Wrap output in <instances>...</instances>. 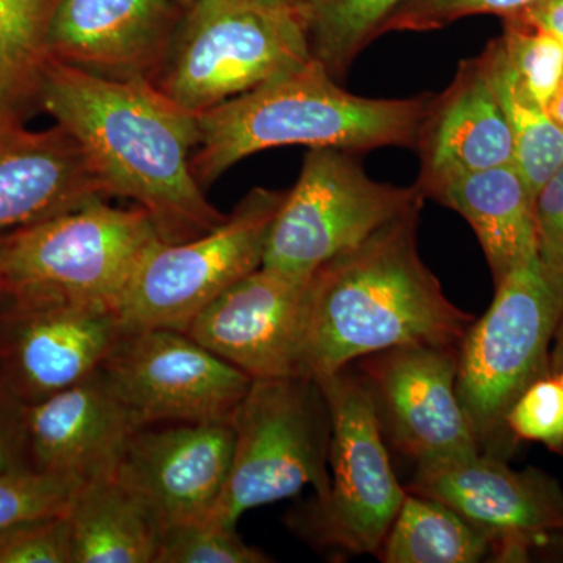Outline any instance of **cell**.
Listing matches in <instances>:
<instances>
[{
    "instance_id": "6da1fadb",
    "label": "cell",
    "mask_w": 563,
    "mask_h": 563,
    "mask_svg": "<svg viewBox=\"0 0 563 563\" xmlns=\"http://www.w3.org/2000/svg\"><path fill=\"white\" fill-rule=\"evenodd\" d=\"M41 111L79 141L109 198L146 211L162 242L198 239L228 217L192 173L198 117L151 81L103 79L51 58Z\"/></svg>"
},
{
    "instance_id": "7a4b0ae2",
    "label": "cell",
    "mask_w": 563,
    "mask_h": 563,
    "mask_svg": "<svg viewBox=\"0 0 563 563\" xmlns=\"http://www.w3.org/2000/svg\"><path fill=\"white\" fill-rule=\"evenodd\" d=\"M420 207L320 266L303 295L299 376L320 380L406 344L461 346L473 324L421 261Z\"/></svg>"
},
{
    "instance_id": "3957f363",
    "label": "cell",
    "mask_w": 563,
    "mask_h": 563,
    "mask_svg": "<svg viewBox=\"0 0 563 563\" xmlns=\"http://www.w3.org/2000/svg\"><path fill=\"white\" fill-rule=\"evenodd\" d=\"M432 96L362 98L340 87L313 58L199 114L192 173L203 187L243 158L282 146L415 147Z\"/></svg>"
},
{
    "instance_id": "277c9868",
    "label": "cell",
    "mask_w": 563,
    "mask_h": 563,
    "mask_svg": "<svg viewBox=\"0 0 563 563\" xmlns=\"http://www.w3.org/2000/svg\"><path fill=\"white\" fill-rule=\"evenodd\" d=\"M310 60L301 9L191 0L151 84L199 117Z\"/></svg>"
},
{
    "instance_id": "5b68a950",
    "label": "cell",
    "mask_w": 563,
    "mask_h": 563,
    "mask_svg": "<svg viewBox=\"0 0 563 563\" xmlns=\"http://www.w3.org/2000/svg\"><path fill=\"white\" fill-rule=\"evenodd\" d=\"M563 313V273L539 257L499 284L492 306L459 346L457 396L481 453L509 446L507 413L533 383L551 374V342Z\"/></svg>"
},
{
    "instance_id": "8992f818",
    "label": "cell",
    "mask_w": 563,
    "mask_h": 563,
    "mask_svg": "<svg viewBox=\"0 0 563 563\" xmlns=\"http://www.w3.org/2000/svg\"><path fill=\"white\" fill-rule=\"evenodd\" d=\"M161 242L146 211L99 199L52 220L0 233V298L114 310L136 266Z\"/></svg>"
},
{
    "instance_id": "52a82bcc",
    "label": "cell",
    "mask_w": 563,
    "mask_h": 563,
    "mask_svg": "<svg viewBox=\"0 0 563 563\" xmlns=\"http://www.w3.org/2000/svg\"><path fill=\"white\" fill-rule=\"evenodd\" d=\"M232 429L231 473L211 514L214 521L236 528L247 510L291 498L307 485L317 498L328 495L332 418L318 380L252 379Z\"/></svg>"
},
{
    "instance_id": "ba28073f",
    "label": "cell",
    "mask_w": 563,
    "mask_h": 563,
    "mask_svg": "<svg viewBox=\"0 0 563 563\" xmlns=\"http://www.w3.org/2000/svg\"><path fill=\"white\" fill-rule=\"evenodd\" d=\"M350 154L332 147L307 152L274 217L262 266L307 282L325 262L422 206L417 185L376 181Z\"/></svg>"
},
{
    "instance_id": "9c48e42d",
    "label": "cell",
    "mask_w": 563,
    "mask_h": 563,
    "mask_svg": "<svg viewBox=\"0 0 563 563\" xmlns=\"http://www.w3.org/2000/svg\"><path fill=\"white\" fill-rule=\"evenodd\" d=\"M285 191L252 188L213 231L181 243L157 242L141 258L118 317L124 331H185L233 284L261 268Z\"/></svg>"
},
{
    "instance_id": "30bf717a",
    "label": "cell",
    "mask_w": 563,
    "mask_h": 563,
    "mask_svg": "<svg viewBox=\"0 0 563 563\" xmlns=\"http://www.w3.org/2000/svg\"><path fill=\"white\" fill-rule=\"evenodd\" d=\"M318 383L332 418L331 487L296 521L306 536L325 547L377 554L407 490L393 472L379 418L361 376L344 368Z\"/></svg>"
},
{
    "instance_id": "8fae6325",
    "label": "cell",
    "mask_w": 563,
    "mask_h": 563,
    "mask_svg": "<svg viewBox=\"0 0 563 563\" xmlns=\"http://www.w3.org/2000/svg\"><path fill=\"white\" fill-rule=\"evenodd\" d=\"M139 428L232 422L252 379L177 329L122 333L101 365Z\"/></svg>"
},
{
    "instance_id": "7c38bea8",
    "label": "cell",
    "mask_w": 563,
    "mask_h": 563,
    "mask_svg": "<svg viewBox=\"0 0 563 563\" xmlns=\"http://www.w3.org/2000/svg\"><path fill=\"white\" fill-rule=\"evenodd\" d=\"M380 429L420 463L481 453L457 396L459 346L406 344L361 358Z\"/></svg>"
},
{
    "instance_id": "4fadbf2b",
    "label": "cell",
    "mask_w": 563,
    "mask_h": 563,
    "mask_svg": "<svg viewBox=\"0 0 563 563\" xmlns=\"http://www.w3.org/2000/svg\"><path fill=\"white\" fill-rule=\"evenodd\" d=\"M406 490L446 504L490 533L498 561H525L537 540L563 539L561 485L539 470H512L499 455L420 463Z\"/></svg>"
},
{
    "instance_id": "5bb4252c",
    "label": "cell",
    "mask_w": 563,
    "mask_h": 563,
    "mask_svg": "<svg viewBox=\"0 0 563 563\" xmlns=\"http://www.w3.org/2000/svg\"><path fill=\"white\" fill-rule=\"evenodd\" d=\"M124 332L114 310L0 298V377L22 402L41 401L101 368Z\"/></svg>"
},
{
    "instance_id": "9a60e30c",
    "label": "cell",
    "mask_w": 563,
    "mask_h": 563,
    "mask_svg": "<svg viewBox=\"0 0 563 563\" xmlns=\"http://www.w3.org/2000/svg\"><path fill=\"white\" fill-rule=\"evenodd\" d=\"M232 453V422L146 426L132 433L114 477L162 528L211 517L228 484Z\"/></svg>"
},
{
    "instance_id": "2e32d148",
    "label": "cell",
    "mask_w": 563,
    "mask_h": 563,
    "mask_svg": "<svg viewBox=\"0 0 563 563\" xmlns=\"http://www.w3.org/2000/svg\"><path fill=\"white\" fill-rule=\"evenodd\" d=\"M307 282L261 266L211 301L184 332L251 379L299 376Z\"/></svg>"
},
{
    "instance_id": "e0dca14e",
    "label": "cell",
    "mask_w": 563,
    "mask_h": 563,
    "mask_svg": "<svg viewBox=\"0 0 563 563\" xmlns=\"http://www.w3.org/2000/svg\"><path fill=\"white\" fill-rule=\"evenodd\" d=\"M184 10L176 0H58L51 58L103 79L152 81Z\"/></svg>"
},
{
    "instance_id": "ac0fdd59",
    "label": "cell",
    "mask_w": 563,
    "mask_h": 563,
    "mask_svg": "<svg viewBox=\"0 0 563 563\" xmlns=\"http://www.w3.org/2000/svg\"><path fill=\"white\" fill-rule=\"evenodd\" d=\"M136 429L128 407L96 369L65 390L25 404L29 466L81 484L114 476Z\"/></svg>"
},
{
    "instance_id": "d6986e66",
    "label": "cell",
    "mask_w": 563,
    "mask_h": 563,
    "mask_svg": "<svg viewBox=\"0 0 563 563\" xmlns=\"http://www.w3.org/2000/svg\"><path fill=\"white\" fill-rule=\"evenodd\" d=\"M107 198L84 147L62 125L31 131L25 121L0 122V233Z\"/></svg>"
},
{
    "instance_id": "ffe728a7",
    "label": "cell",
    "mask_w": 563,
    "mask_h": 563,
    "mask_svg": "<svg viewBox=\"0 0 563 563\" xmlns=\"http://www.w3.org/2000/svg\"><path fill=\"white\" fill-rule=\"evenodd\" d=\"M421 158L422 198L437 185L512 165L514 140L483 55L465 60L450 87L432 96L415 144Z\"/></svg>"
},
{
    "instance_id": "44dd1931",
    "label": "cell",
    "mask_w": 563,
    "mask_h": 563,
    "mask_svg": "<svg viewBox=\"0 0 563 563\" xmlns=\"http://www.w3.org/2000/svg\"><path fill=\"white\" fill-rule=\"evenodd\" d=\"M426 198L457 211L472 225L495 285L537 257L536 198L514 163L462 174L437 185Z\"/></svg>"
},
{
    "instance_id": "7402d4cb",
    "label": "cell",
    "mask_w": 563,
    "mask_h": 563,
    "mask_svg": "<svg viewBox=\"0 0 563 563\" xmlns=\"http://www.w3.org/2000/svg\"><path fill=\"white\" fill-rule=\"evenodd\" d=\"M68 521L73 563H154L157 525L114 476L81 485Z\"/></svg>"
},
{
    "instance_id": "603a6c76",
    "label": "cell",
    "mask_w": 563,
    "mask_h": 563,
    "mask_svg": "<svg viewBox=\"0 0 563 563\" xmlns=\"http://www.w3.org/2000/svg\"><path fill=\"white\" fill-rule=\"evenodd\" d=\"M492 554L490 533L446 504L412 492L377 551L385 563H477Z\"/></svg>"
},
{
    "instance_id": "cb8c5ba5",
    "label": "cell",
    "mask_w": 563,
    "mask_h": 563,
    "mask_svg": "<svg viewBox=\"0 0 563 563\" xmlns=\"http://www.w3.org/2000/svg\"><path fill=\"white\" fill-rule=\"evenodd\" d=\"M58 0H0V122L41 111L47 33Z\"/></svg>"
},
{
    "instance_id": "d4e9b609",
    "label": "cell",
    "mask_w": 563,
    "mask_h": 563,
    "mask_svg": "<svg viewBox=\"0 0 563 563\" xmlns=\"http://www.w3.org/2000/svg\"><path fill=\"white\" fill-rule=\"evenodd\" d=\"M481 55L509 122L514 165L536 198L540 188L563 165V129L551 120L547 109L514 76L496 40L490 41Z\"/></svg>"
},
{
    "instance_id": "484cf974",
    "label": "cell",
    "mask_w": 563,
    "mask_h": 563,
    "mask_svg": "<svg viewBox=\"0 0 563 563\" xmlns=\"http://www.w3.org/2000/svg\"><path fill=\"white\" fill-rule=\"evenodd\" d=\"M407 0H301L310 51L335 80L361 52L384 35L393 13Z\"/></svg>"
},
{
    "instance_id": "4316f807",
    "label": "cell",
    "mask_w": 563,
    "mask_h": 563,
    "mask_svg": "<svg viewBox=\"0 0 563 563\" xmlns=\"http://www.w3.org/2000/svg\"><path fill=\"white\" fill-rule=\"evenodd\" d=\"M257 548L240 539L236 528L213 518L179 521L158 528L154 563H266Z\"/></svg>"
},
{
    "instance_id": "83f0119b",
    "label": "cell",
    "mask_w": 563,
    "mask_h": 563,
    "mask_svg": "<svg viewBox=\"0 0 563 563\" xmlns=\"http://www.w3.org/2000/svg\"><path fill=\"white\" fill-rule=\"evenodd\" d=\"M496 38L504 60L525 90L547 109L563 76V46L547 32L517 16L503 18Z\"/></svg>"
},
{
    "instance_id": "f1b7e54d",
    "label": "cell",
    "mask_w": 563,
    "mask_h": 563,
    "mask_svg": "<svg viewBox=\"0 0 563 563\" xmlns=\"http://www.w3.org/2000/svg\"><path fill=\"white\" fill-rule=\"evenodd\" d=\"M81 485L32 466L0 474V532L25 521L68 512Z\"/></svg>"
},
{
    "instance_id": "f546056e",
    "label": "cell",
    "mask_w": 563,
    "mask_h": 563,
    "mask_svg": "<svg viewBox=\"0 0 563 563\" xmlns=\"http://www.w3.org/2000/svg\"><path fill=\"white\" fill-rule=\"evenodd\" d=\"M507 428L515 437L563 453V387L558 377L533 383L507 413Z\"/></svg>"
},
{
    "instance_id": "4dcf8cb0",
    "label": "cell",
    "mask_w": 563,
    "mask_h": 563,
    "mask_svg": "<svg viewBox=\"0 0 563 563\" xmlns=\"http://www.w3.org/2000/svg\"><path fill=\"white\" fill-rule=\"evenodd\" d=\"M536 2L537 0H407L387 21L384 33L435 31L476 14L512 16Z\"/></svg>"
},
{
    "instance_id": "1f68e13d",
    "label": "cell",
    "mask_w": 563,
    "mask_h": 563,
    "mask_svg": "<svg viewBox=\"0 0 563 563\" xmlns=\"http://www.w3.org/2000/svg\"><path fill=\"white\" fill-rule=\"evenodd\" d=\"M0 563H73L68 512L0 532Z\"/></svg>"
},
{
    "instance_id": "d6a6232c",
    "label": "cell",
    "mask_w": 563,
    "mask_h": 563,
    "mask_svg": "<svg viewBox=\"0 0 563 563\" xmlns=\"http://www.w3.org/2000/svg\"><path fill=\"white\" fill-rule=\"evenodd\" d=\"M537 257L553 272L563 273V165L533 199Z\"/></svg>"
},
{
    "instance_id": "836d02e7",
    "label": "cell",
    "mask_w": 563,
    "mask_h": 563,
    "mask_svg": "<svg viewBox=\"0 0 563 563\" xmlns=\"http://www.w3.org/2000/svg\"><path fill=\"white\" fill-rule=\"evenodd\" d=\"M29 466L25 404L0 377V474Z\"/></svg>"
},
{
    "instance_id": "e575fe53",
    "label": "cell",
    "mask_w": 563,
    "mask_h": 563,
    "mask_svg": "<svg viewBox=\"0 0 563 563\" xmlns=\"http://www.w3.org/2000/svg\"><path fill=\"white\" fill-rule=\"evenodd\" d=\"M512 16L547 32L563 46V0H537Z\"/></svg>"
},
{
    "instance_id": "d590c367",
    "label": "cell",
    "mask_w": 563,
    "mask_h": 563,
    "mask_svg": "<svg viewBox=\"0 0 563 563\" xmlns=\"http://www.w3.org/2000/svg\"><path fill=\"white\" fill-rule=\"evenodd\" d=\"M554 350L551 352V374L555 376L563 369V313L554 333Z\"/></svg>"
},
{
    "instance_id": "8d00e7d4",
    "label": "cell",
    "mask_w": 563,
    "mask_h": 563,
    "mask_svg": "<svg viewBox=\"0 0 563 563\" xmlns=\"http://www.w3.org/2000/svg\"><path fill=\"white\" fill-rule=\"evenodd\" d=\"M547 111L551 120H553L559 128L563 129V76L561 81H559L558 88H555L553 98H551L550 103H548Z\"/></svg>"
},
{
    "instance_id": "74e56055",
    "label": "cell",
    "mask_w": 563,
    "mask_h": 563,
    "mask_svg": "<svg viewBox=\"0 0 563 563\" xmlns=\"http://www.w3.org/2000/svg\"><path fill=\"white\" fill-rule=\"evenodd\" d=\"M262 5L280 7V9H301V0H252Z\"/></svg>"
},
{
    "instance_id": "f35d334b",
    "label": "cell",
    "mask_w": 563,
    "mask_h": 563,
    "mask_svg": "<svg viewBox=\"0 0 563 563\" xmlns=\"http://www.w3.org/2000/svg\"><path fill=\"white\" fill-rule=\"evenodd\" d=\"M555 377H558L559 383H561L562 387H563V369H562V372H559L558 374H555Z\"/></svg>"
},
{
    "instance_id": "ab89813d",
    "label": "cell",
    "mask_w": 563,
    "mask_h": 563,
    "mask_svg": "<svg viewBox=\"0 0 563 563\" xmlns=\"http://www.w3.org/2000/svg\"><path fill=\"white\" fill-rule=\"evenodd\" d=\"M176 2H179V3H181V5L187 7V5H188V3H190V2H191V0H176Z\"/></svg>"
}]
</instances>
